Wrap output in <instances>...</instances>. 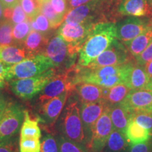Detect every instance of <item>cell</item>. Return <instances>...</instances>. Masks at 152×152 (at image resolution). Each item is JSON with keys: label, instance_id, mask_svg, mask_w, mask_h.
Here are the masks:
<instances>
[{"label": "cell", "instance_id": "1", "mask_svg": "<svg viewBox=\"0 0 152 152\" xmlns=\"http://www.w3.org/2000/svg\"><path fill=\"white\" fill-rule=\"evenodd\" d=\"M133 60L126 64L116 66H108L97 68L75 65L73 68L74 85L79 83H88L109 88L118 84H126L129 74L133 66Z\"/></svg>", "mask_w": 152, "mask_h": 152}, {"label": "cell", "instance_id": "2", "mask_svg": "<svg viewBox=\"0 0 152 152\" xmlns=\"http://www.w3.org/2000/svg\"><path fill=\"white\" fill-rule=\"evenodd\" d=\"M116 39L115 23L103 21L95 23L78 52L77 65L87 66Z\"/></svg>", "mask_w": 152, "mask_h": 152}, {"label": "cell", "instance_id": "3", "mask_svg": "<svg viewBox=\"0 0 152 152\" xmlns=\"http://www.w3.org/2000/svg\"><path fill=\"white\" fill-rule=\"evenodd\" d=\"M68 99V104L64 106L56 122L58 134L86 146L80 117V102L73 92Z\"/></svg>", "mask_w": 152, "mask_h": 152}, {"label": "cell", "instance_id": "4", "mask_svg": "<svg viewBox=\"0 0 152 152\" xmlns=\"http://www.w3.org/2000/svg\"><path fill=\"white\" fill-rule=\"evenodd\" d=\"M78 50L66 42L59 35L49 40L43 54L47 56L58 72L66 71L75 65Z\"/></svg>", "mask_w": 152, "mask_h": 152}, {"label": "cell", "instance_id": "5", "mask_svg": "<svg viewBox=\"0 0 152 152\" xmlns=\"http://www.w3.org/2000/svg\"><path fill=\"white\" fill-rule=\"evenodd\" d=\"M51 68H54L51 60L45 54H38L11 66L5 80L11 81L28 78L43 73Z\"/></svg>", "mask_w": 152, "mask_h": 152}, {"label": "cell", "instance_id": "6", "mask_svg": "<svg viewBox=\"0 0 152 152\" xmlns=\"http://www.w3.org/2000/svg\"><path fill=\"white\" fill-rule=\"evenodd\" d=\"M57 72L56 68H51L33 77L11 80V89L13 93L19 98L26 100L31 99L43 90Z\"/></svg>", "mask_w": 152, "mask_h": 152}, {"label": "cell", "instance_id": "7", "mask_svg": "<svg viewBox=\"0 0 152 152\" xmlns=\"http://www.w3.org/2000/svg\"><path fill=\"white\" fill-rule=\"evenodd\" d=\"M134 58L131 56L124 44L115 39L109 47L99 55L87 67L97 68L108 66H116L126 64Z\"/></svg>", "mask_w": 152, "mask_h": 152}, {"label": "cell", "instance_id": "8", "mask_svg": "<svg viewBox=\"0 0 152 152\" xmlns=\"http://www.w3.org/2000/svg\"><path fill=\"white\" fill-rule=\"evenodd\" d=\"M23 108L16 103H8L0 119V141L13 137L19 132L24 119Z\"/></svg>", "mask_w": 152, "mask_h": 152}, {"label": "cell", "instance_id": "9", "mask_svg": "<svg viewBox=\"0 0 152 152\" xmlns=\"http://www.w3.org/2000/svg\"><path fill=\"white\" fill-rule=\"evenodd\" d=\"M74 66L68 71L57 72L56 75L49 80L46 86L39 93L38 102H39V104L56 97L66 91L73 90L75 85L73 83Z\"/></svg>", "mask_w": 152, "mask_h": 152}, {"label": "cell", "instance_id": "10", "mask_svg": "<svg viewBox=\"0 0 152 152\" xmlns=\"http://www.w3.org/2000/svg\"><path fill=\"white\" fill-rule=\"evenodd\" d=\"M106 106L107 104L104 99L93 103L80 104V117L86 147L88 150L92 140L95 123Z\"/></svg>", "mask_w": 152, "mask_h": 152}, {"label": "cell", "instance_id": "11", "mask_svg": "<svg viewBox=\"0 0 152 152\" xmlns=\"http://www.w3.org/2000/svg\"><path fill=\"white\" fill-rule=\"evenodd\" d=\"M152 23V18L130 16L115 23L116 39L124 43L137 37Z\"/></svg>", "mask_w": 152, "mask_h": 152}, {"label": "cell", "instance_id": "12", "mask_svg": "<svg viewBox=\"0 0 152 152\" xmlns=\"http://www.w3.org/2000/svg\"><path fill=\"white\" fill-rule=\"evenodd\" d=\"M113 129L109 106L107 105L94 125L89 152H102Z\"/></svg>", "mask_w": 152, "mask_h": 152}, {"label": "cell", "instance_id": "13", "mask_svg": "<svg viewBox=\"0 0 152 152\" xmlns=\"http://www.w3.org/2000/svg\"><path fill=\"white\" fill-rule=\"evenodd\" d=\"M71 92L66 91L40 104L38 117L39 121L47 126H53L59 118Z\"/></svg>", "mask_w": 152, "mask_h": 152}, {"label": "cell", "instance_id": "14", "mask_svg": "<svg viewBox=\"0 0 152 152\" xmlns=\"http://www.w3.org/2000/svg\"><path fill=\"white\" fill-rule=\"evenodd\" d=\"M94 24L85 23L73 25L63 22L58 30V35L68 45L75 47L79 52V49Z\"/></svg>", "mask_w": 152, "mask_h": 152}, {"label": "cell", "instance_id": "15", "mask_svg": "<svg viewBox=\"0 0 152 152\" xmlns=\"http://www.w3.org/2000/svg\"><path fill=\"white\" fill-rule=\"evenodd\" d=\"M121 104L131 115L137 112H152V91L131 90Z\"/></svg>", "mask_w": 152, "mask_h": 152}, {"label": "cell", "instance_id": "16", "mask_svg": "<svg viewBox=\"0 0 152 152\" xmlns=\"http://www.w3.org/2000/svg\"><path fill=\"white\" fill-rule=\"evenodd\" d=\"M117 14L118 16H149L152 18V9L146 0H120Z\"/></svg>", "mask_w": 152, "mask_h": 152}, {"label": "cell", "instance_id": "17", "mask_svg": "<svg viewBox=\"0 0 152 152\" xmlns=\"http://www.w3.org/2000/svg\"><path fill=\"white\" fill-rule=\"evenodd\" d=\"M80 104L93 103L103 99L104 87L88 83H79L72 90Z\"/></svg>", "mask_w": 152, "mask_h": 152}, {"label": "cell", "instance_id": "18", "mask_svg": "<svg viewBox=\"0 0 152 152\" xmlns=\"http://www.w3.org/2000/svg\"><path fill=\"white\" fill-rule=\"evenodd\" d=\"M1 61L9 65H14L30 57L23 44L0 46Z\"/></svg>", "mask_w": 152, "mask_h": 152}, {"label": "cell", "instance_id": "19", "mask_svg": "<svg viewBox=\"0 0 152 152\" xmlns=\"http://www.w3.org/2000/svg\"><path fill=\"white\" fill-rule=\"evenodd\" d=\"M49 42L47 35L32 30L23 43L24 48L30 56L43 54Z\"/></svg>", "mask_w": 152, "mask_h": 152}, {"label": "cell", "instance_id": "20", "mask_svg": "<svg viewBox=\"0 0 152 152\" xmlns=\"http://www.w3.org/2000/svg\"><path fill=\"white\" fill-rule=\"evenodd\" d=\"M110 118L113 128L124 133L131 119V114L120 103L115 105L109 106Z\"/></svg>", "mask_w": 152, "mask_h": 152}, {"label": "cell", "instance_id": "21", "mask_svg": "<svg viewBox=\"0 0 152 152\" xmlns=\"http://www.w3.org/2000/svg\"><path fill=\"white\" fill-rule=\"evenodd\" d=\"M152 41V23L146 29L143 33L139 35L137 37L132 40L124 42L131 56L135 58L137 56L140 54L146 49L148 45Z\"/></svg>", "mask_w": 152, "mask_h": 152}, {"label": "cell", "instance_id": "22", "mask_svg": "<svg viewBox=\"0 0 152 152\" xmlns=\"http://www.w3.org/2000/svg\"><path fill=\"white\" fill-rule=\"evenodd\" d=\"M125 135L129 144L133 145L147 142L151 138L152 132L130 119L125 130Z\"/></svg>", "mask_w": 152, "mask_h": 152}, {"label": "cell", "instance_id": "23", "mask_svg": "<svg viewBox=\"0 0 152 152\" xmlns=\"http://www.w3.org/2000/svg\"><path fill=\"white\" fill-rule=\"evenodd\" d=\"M129 147L124 133L113 129L102 152H128Z\"/></svg>", "mask_w": 152, "mask_h": 152}, {"label": "cell", "instance_id": "24", "mask_svg": "<svg viewBox=\"0 0 152 152\" xmlns=\"http://www.w3.org/2000/svg\"><path fill=\"white\" fill-rule=\"evenodd\" d=\"M150 82L147 73L144 66H140L135 63L129 74L126 85L130 90L144 89Z\"/></svg>", "mask_w": 152, "mask_h": 152}, {"label": "cell", "instance_id": "25", "mask_svg": "<svg viewBox=\"0 0 152 152\" xmlns=\"http://www.w3.org/2000/svg\"><path fill=\"white\" fill-rule=\"evenodd\" d=\"M131 90L125 84H118L109 88H104L103 99L108 106L120 104L125 99Z\"/></svg>", "mask_w": 152, "mask_h": 152}, {"label": "cell", "instance_id": "26", "mask_svg": "<svg viewBox=\"0 0 152 152\" xmlns=\"http://www.w3.org/2000/svg\"><path fill=\"white\" fill-rule=\"evenodd\" d=\"M38 123L39 119L32 118L29 112L25 110L23 122L20 130V137L40 139L41 130Z\"/></svg>", "mask_w": 152, "mask_h": 152}, {"label": "cell", "instance_id": "27", "mask_svg": "<svg viewBox=\"0 0 152 152\" xmlns=\"http://www.w3.org/2000/svg\"><path fill=\"white\" fill-rule=\"evenodd\" d=\"M39 12L45 15L50 23L52 29H56L63 23L64 18L55 11L50 0H39Z\"/></svg>", "mask_w": 152, "mask_h": 152}, {"label": "cell", "instance_id": "28", "mask_svg": "<svg viewBox=\"0 0 152 152\" xmlns=\"http://www.w3.org/2000/svg\"><path fill=\"white\" fill-rule=\"evenodd\" d=\"M56 137L60 152H89L88 149L85 145L68 140L59 134Z\"/></svg>", "mask_w": 152, "mask_h": 152}, {"label": "cell", "instance_id": "29", "mask_svg": "<svg viewBox=\"0 0 152 152\" xmlns=\"http://www.w3.org/2000/svg\"><path fill=\"white\" fill-rule=\"evenodd\" d=\"M14 25L10 20L5 19L0 23V46H7L16 44L13 37Z\"/></svg>", "mask_w": 152, "mask_h": 152}, {"label": "cell", "instance_id": "30", "mask_svg": "<svg viewBox=\"0 0 152 152\" xmlns=\"http://www.w3.org/2000/svg\"><path fill=\"white\" fill-rule=\"evenodd\" d=\"M4 16L5 19L10 20L14 25L29 20V18L24 12L20 3L15 6L14 8L4 9Z\"/></svg>", "mask_w": 152, "mask_h": 152}, {"label": "cell", "instance_id": "31", "mask_svg": "<svg viewBox=\"0 0 152 152\" xmlns=\"http://www.w3.org/2000/svg\"><path fill=\"white\" fill-rule=\"evenodd\" d=\"M30 21L32 30L45 34V35H47L52 29L48 19L40 12L30 18Z\"/></svg>", "mask_w": 152, "mask_h": 152}, {"label": "cell", "instance_id": "32", "mask_svg": "<svg viewBox=\"0 0 152 152\" xmlns=\"http://www.w3.org/2000/svg\"><path fill=\"white\" fill-rule=\"evenodd\" d=\"M30 19L26 21L15 24L13 28V37L16 44H23L31 31Z\"/></svg>", "mask_w": 152, "mask_h": 152}, {"label": "cell", "instance_id": "33", "mask_svg": "<svg viewBox=\"0 0 152 152\" xmlns=\"http://www.w3.org/2000/svg\"><path fill=\"white\" fill-rule=\"evenodd\" d=\"M41 142L39 139L20 137L19 151L20 152H40Z\"/></svg>", "mask_w": 152, "mask_h": 152}, {"label": "cell", "instance_id": "34", "mask_svg": "<svg viewBox=\"0 0 152 152\" xmlns=\"http://www.w3.org/2000/svg\"><path fill=\"white\" fill-rule=\"evenodd\" d=\"M40 152H60L56 137L52 133H47L42 140Z\"/></svg>", "mask_w": 152, "mask_h": 152}, {"label": "cell", "instance_id": "35", "mask_svg": "<svg viewBox=\"0 0 152 152\" xmlns=\"http://www.w3.org/2000/svg\"><path fill=\"white\" fill-rule=\"evenodd\" d=\"M131 120L152 132V112L134 113L131 115Z\"/></svg>", "mask_w": 152, "mask_h": 152}, {"label": "cell", "instance_id": "36", "mask_svg": "<svg viewBox=\"0 0 152 152\" xmlns=\"http://www.w3.org/2000/svg\"><path fill=\"white\" fill-rule=\"evenodd\" d=\"M19 3L29 19L39 12V0H19Z\"/></svg>", "mask_w": 152, "mask_h": 152}, {"label": "cell", "instance_id": "37", "mask_svg": "<svg viewBox=\"0 0 152 152\" xmlns=\"http://www.w3.org/2000/svg\"><path fill=\"white\" fill-rule=\"evenodd\" d=\"M152 60V41L141 54L134 58L136 64L144 66L146 64Z\"/></svg>", "mask_w": 152, "mask_h": 152}, {"label": "cell", "instance_id": "38", "mask_svg": "<svg viewBox=\"0 0 152 152\" xmlns=\"http://www.w3.org/2000/svg\"><path fill=\"white\" fill-rule=\"evenodd\" d=\"M50 2L57 14L65 18L69 10L67 5V0H50Z\"/></svg>", "mask_w": 152, "mask_h": 152}, {"label": "cell", "instance_id": "39", "mask_svg": "<svg viewBox=\"0 0 152 152\" xmlns=\"http://www.w3.org/2000/svg\"><path fill=\"white\" fill-rule=\"evenodd\" d=\"M0 152H18L14 137L0 141Z\"/></svg>", "mask_w": 152, "mask_h": 152}, {"label": "cell", "instance_id": "40", "mask_svg": "<svg viewBox=\"0 0 152 152\" xmlns=\"http://www.w3.org/2000/svg\"><path fill=\"white\" fill-rule=\"evenodd\" d=\"M128 152H152V137L144 143L130 145Z\"/></svg>", "mask_w": 152, "mask_h": 152}, {"label": "cell", "instance_id": "41", "mask_svg": "<svg viewBox=\"0 0 152 152\" xmlns=\"http://www.w3.org/2000/svg\"><path fill=\"white\" fill-rule=\"evenodd\" d=\"M10 66L11 65L7 64L6 63L3 62L2 61H0V79H6Z\"/></svg>", "mask_w": 152, "mask_h": 152}, {"label": "cell", "instance_id": "42", "mask_svg": "<svg viewBox=\"0 0 152 152\" xmlns=\"http://www.w3.org/2000/svg\"><path fill=\"white\" fill-rule=\"evenodd\" d=\"M91 1H93V0H70L68 9H71L75 8V7H79V6H81L83 4H85L90 2Z\"/></svg>", "mask_w": 152, "mask_h": 152}, {"label": "cell", "instance_id": "43", "mask_svg": "<svg viewBox=\"0 0 152 152\" xmlns=\"http://www.w3.org/2000/svg\"><path fill=\"white\" fill-rule=\"evenodd\" d=\"M0 1L4 9L14 8L15 6L19 3V0H0Z\"/></svg>", "mask_w": 152, "mask_h": 152}, {"label": "cell", "instance_id": "44", "mask_svg": "<svg viewBox=\"0 0 152 152\" xmlns=\"http://www.w3.org/2000/svg\"><path fill=\"white\" fill-rule=\"evenodd\" d=\"M144 68L146 73H147L148 76H149L150 81L152 80V60L148 62L147 64H146L144 66Z\"/></svg>", "mask_w": 152, "mask_h": 152}, {"label": "cell", "instance_id": "45", "mask_svg": "<svg viewBox=\"0 0 152 152\" xmlns=\"http://www.w3.org/2000/svg\"><path fill=\"white\" fill-rule=\"evenodd\" d=\"M4 8L2 4L0 1V23L5 20L4 16Z\"/></svg>", "mask_w": 152, "mask_h": 152}, {"label": "cell", "instance_id": "46", "mask_svg": "<svg viewBox=\"0 0 152 152\" xmlns=\"http://www.w3.org/2000/svg\"><path fill=\"white\" fill-rule=\"evenodd\" d=\"M6 105H7V103H6L5 100L4 99L2 96H0V111L4 109Z\"/></svg>", "mask_w": 152, "mask_h": 152}, {"label": "cell", "instance_id": "47", "mask_svg": "<svg viewBox=\"0 0 152 152\" xmlns=\"http://www.w3.org/2000/svg\"><path fill=\"white\" fill-rule=\"evenodd\" d=\"M144 89L152 91V80H151L149 83H148V84L147 85V86L145 87V88H144Z\"/></svg>", "mask_w": 152, "mask_h": 152}, {"label": "cell", "instance_id": "48", "mask_svg": "<svg viewBox=\"0 0 152 152\" xmlns=\"http://www.w3.org/2000/svg\"><path fill=\"white\" fill-rule=\"evenodd\" d=\"M4 86H5L4 80L0 79V88H3Z\"/></svg>", "mask_w": 152, "mask_h": 152}, {"label": "cell", "instance_id": "49", "mask_svg": "<svg viewBox=\"0 0 152 152\" xmlns=\"http://www.w3.org/2000/svg\"><path fill=\"white\" fill-rule=\"evenodd\" d=\"M147 1L148 4L149 5V7H151V9H152V0H146Z\"/></svg>", "mask_w": 152, "mask_h": 152}, {"label": "cell", "instance_id": "50", "mask_svg": "<svg viewBox=\"0 0 152 152\" xmlns=\"http://www.w3.org/2000/svg\"><path fill=\"white\" fill-rule=\"evenodd\" d=\"M3 111H4V110H1V111H0V119H1V115H2V113H3Z\"/></svg>", "mask_w": 152, "mask_h": 152}, {"label": "cell", "instance_id": "51", "mask_svg": "<svg viewBox=\"0 0 152 152\" xmlns=\"http://www.w3.org/2000/svg\"><path fill=\"white\" fill-rule=\"evenodd\" d=\"M0 61H1V56H0Z\"/></svg>", "mask_w": 152, "mask_h": 152}, {"label": "cell", "instance_id": "52", "mask_svg": "<svg viewBox=\"0 0 152 152\" xmlns=\"http://www.w3.org/2000/svg\"><path fill=\"white\" fill-rule=\"evenodd\" d=\"M67 1H70V0H67Z\"/></svg>", "mask_w": 152, "mask_h": 152}, {"label": "cell", "instance_id": "53", "mask_svg": "<svg viewBox=\"0 0 152 152\" xmlns=\"http://www.w3.org/2000/svg\"></svg>", "mask_w": 152, "mask_h": 152}]
</instances>
